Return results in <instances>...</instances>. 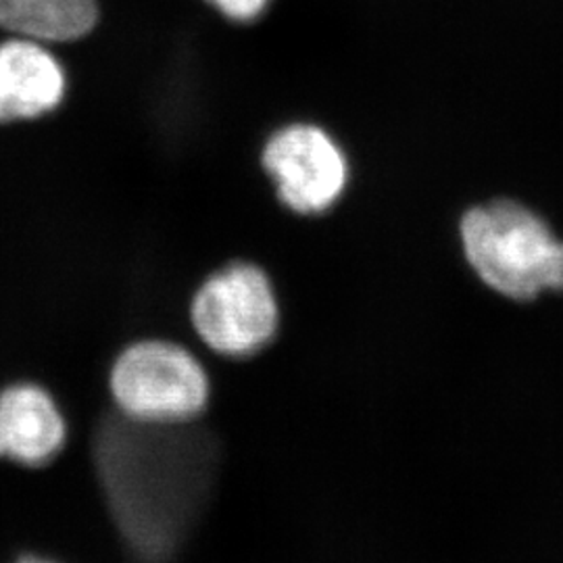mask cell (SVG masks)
Segmentation results:
<instances>
[{"instance_id":"cell-1","label":"cell","mask_w":563,"mask_h":563,"mask_svg":"<svg viewBox=\"0 0 563 563\" xmlns=\"http://www.w3.org/2000/svg\"><path fill=\"white\" fill-rule=\"evenodd\" d=\"M460 251L472 278L509 302L563 295V239L518 201L484 202L460 220Z\"/></svg>"},{"instance_id":"cell-2","label":"cell","mask_w":563,"mask_h":563,"mask_svg":"<svg viewBox=\"0 0 563 563\" xmlns=\"http://www.w3.org/2000/svg\"><path fill=\"white\" fill-rule=\"evenodd\" d=\"M284 307L274 276L249 260L223 263L192 290L186 322L209 357L246 362L280 334Z\"/></svg>"},{"instance_id":"cell-3","label":"cell","mask_w":563,"mask_h":563,"mask_svg":"<svg viewBox=\"0 0 563 563\" xmlns=\"http://www.w3.org/2000/svg\"><path fill=\"white\" fill-rule=\"evenodd\" d=\"M107 384L123 418L151 426L197 422L213 397L211 369L199 351L163 336L123 346Z\"/></svg>"},{"instance_id":"cell-4","label":"cell","mask_w":563,"mask_h":563,"mask_svg":"<svg viewBox=\"0 0 563 563\" xmlns=\"http://www.w3.org/2000/svg\"><path fill=\"white\" fill-rule=\"evenodd\" d=\"M262 165L278 201L301 218L328 213L349 188L351 165L336 139L316 123H290L263 144Z\"/></svg>"},{"instance_id":"cell-5","label":"cell","mask_w":563,"mask_h":563,"mask_svg":"<svg viewBox=\"0 0 563 563\" xmlns=\"http://www.w3.org/2000/svg\"><path fill=\"white\" fill-rule=\"evenodd\" d=\"M67 90V69L51 44L21 36L0 41V125L51 115Z\"/></svg>"},{"instance_id":"cell-6","label":"cell","mask_w":563,"mask_h":563,"mask_svg":"<svg viewBox=\"0 0 563 563\" xmlns=\"http://www.w3.org/2000/svg\"><path fill=\"white\" fill-rule=\"evenodd\" d=\"M65 443L67 420L48 388L27 380L0 388V460L41 467Z\"/></svg>"},{"instance_id":"cell-7","label":"cell","mask_w":563,"mask_h":563,"mask_svg":"<svg viewBox=\"0 0 563 563\" xmlns=\"http://www.w3.org/2000/svg\"><path fill=\"white\" fill-rule=\"evenodd\" d=\"M101 21L99 0H0V30L46 44L88 38Z\"/></svg>"},{"instance_id":"cell-8","label":"cell","mask_w":563,"mask_h":563,"mask_svg":"<svg viewBox=\"0 0 563 563\" xmlns=\"http://www.w3.org/2000/svg\"><path fill=\"white\" fill-rule=\"evenodd\" d=\"M211 9H216L225 20L236 23H251L260 20L272 0H202Z\"/></svg>"},{"instance_id":"cell-9","label":"cell","mask_w":563,"mask_h":563,"mask_svg":"<svg viewBox=\"0 0 563 563\" xmlns=\"http://www.w3.org/2000/svg\"><path fill=\"white\" fill-rule=\"evenodd\" d=\"M13 563H59L55 560H48V558H42V555H21L20 560H15Z\"/></svg>"}]
</instances>
